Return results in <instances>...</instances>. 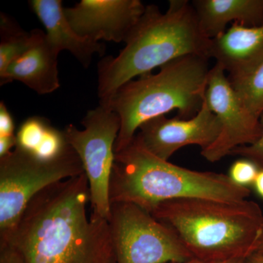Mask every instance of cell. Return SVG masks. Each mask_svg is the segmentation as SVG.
Returning a JSON list of instances; mask_svg holds the SVG:
<instances>
[{
	"instance_id": "1",
	"label": "cell",
	"mask_w": 263,
	"mask_h": 263,
	"mask_svg": "<svg viewBox=\"0 0 263 263\" xmlns=\"http://www.w3.org/2000/svg\"><path fill=\"white\" fill-rule=\"evenodd\" d=\"M86 174L50 185L37 193L11 233L13 245L28 263H117L108 219L91 213Z\"/></svg>"
},
{
	"instance_id": "2",
	"label": "cell",
	"mask_w": 263,
	"mask_h": 263,
	"mask_svg": "<svg viewBox=\"0 0 263 263\" xmlns=\"http://www.w3.org/2000/svg\"><path fill=\"white\" fill-rule=\"evenodd\" d=\"M124 43L118 56L104 57L99 62L100 103L108 101L123 85L176 59L208 57L211 40L202 32L190 1L170 0L164 13L157 5H147Z\"/></svg>"
},
{
	"instance_id": "3",
	"label": "cell",
	"mask_w": 263,
	"mask_h": 263,
	"mask_svg": "<svg viewBox=\"0 0 263 263\" xmlns=\"http://www.w3.org/2000/svg\"><path fill=\"white\" fill-rule=\"evenodd\" d=\"M249 188L235 184L228 175L193 171L152 155L135 136L115 153L109 181V200L130 202L149 213L159 204L183 198L226 202L247 200Z\"/></svg>"
},
{
	"instance_id": "4",
	"label": "cell",
	"mask_w": 263,
	"mask_h": 263,
	"mask_svg": "<svg viewBox=\"0 0 263 263\" xmlns=\"http://www.w3.org/2000/svg\"><path fill=\"white\" fill-rule=\"evenodd\" d=\"M151 214L202 261L247 259L255 253L263 235V212L252 200L177 199L159 204Z\"/></svg>"
},
{
	"instance_id": "5",
	"label": "cell",
	"mask_w": 263,
	"mask_h": 263,
	"mask_svg": "<svg viewBox=\"0 0 263 263\" xmlns=\"http://www.w3.org/2000/svg\"><path fill=\"white\" fill-rule=\"evenodd\" d=\"M209 60L200 55L176 59L162 66L157 73L145 74L123 85L108 101L100 103L120 119L115 153L126 148L142 124L150 119L174 110L181 119L195 117L205 101Z\"/></svg>"
},
{
	"instance_id": "6",
	"label": "cell",
	"mask_w": 263,
	"mask_h": 263,
	"mask_svg": "<svg viewBox=\"0 0 263 263\" xmlns=\"http://www.w3.org/2000/svg\"><path fill=\"white\" fill-rule=\"evenodd\" d=\"M84 174L80 157L70 146L50 160L18 148L0 157V238L13 231L37 193L53 183Z\"/></svg>"
},
{
	"instance_id": "7",
	"label": "cell",
	"mask_w": 263,
	"mask_h": 263,
	"mask_svg": "<svg viewBox=\"0 0 263 263\" xmlns=\"http://www.w3.org/2000/svg\"><path fill=\"white\" fill-rule=\"evenodd\" d=\"M108 221L117 263H185L194 259L174 230L136 204H110Z\"/></svg>"
},
{
	"instance_id": "8",
	"label": "cell",
	"mask_w": 263,
	"mask_h": 263,
	"mask_svg": "<svg viewBox=\"0 0 263 263\" xmlns=\"http://www.w3.org/2000/svg\"><path fill=\"white\" fill-rule=\"evenodd\" d=\"M81 124L84 127L83 130L68 124L64 134L67 143L82 162L89 182L91 213L108 219L109 181L115 157L114 145L120 130V119L108 107L100 105L88 111Z\"/></svg>"
},
{
	"instance_id": "9",
	"label": "cell",
	"mask_w": 263,
	"mask_h": 263,
	"mask_svg": "<svg viewBox=\"0 0 263 263\" xmlns=\"http://www.w3.org/2000/svg\"><path fill=\"white\" fill-rule=\"evenodd\" d=\"M205 100L220 124L216 141L201 150L205 160L218 162L237 147L253 144L260 138L263 130L260 119L247 110L226 71L218 64L209 72Z\"/></svg>"
},
{
	"instance_id": "10",
	"label": "cell",
	"mask_w": 263,
	"mask_h": 263,
	"mask_svg": "<svg viewBox=\"0 0 263 263\" xmlns=\"http://www.w3.org/2000/svg\"><path fill=\"white\" fill-rule=\"evenodd\" d=\"M137 133V139L152 155L168 161L183 147L197 145L205 149L219 136L220 124L204 101L201 109L190 119H168L165 116L143 123Z\"/></svg>"
},
{
	"instance_id": "11",
	"label": "cell",
	"mask_w": 263,
	"mask_h": 263,
	"mask_svg": "<svg viewBox=\"0 0 263 263\" xmlns=\"http://www.w3.org/2000/svg\"><path fill=\"white\" fill-rule=\"evenodd\" d=\"M140 0H82L64 8L66 18L81 37L125 42L144 13Z\"/></svg>"
},
{
	"instance_id": "12",
	"label": "cell",
	"mask_w": 263,
	"mask_h": 263,
	"mask_svg": "<svg viewBox=\"0 0 263 263\" xmlns=\"http://www.w3.org/2000/svg\"><path fill=\"white\" fill-rule=\"evenodd\" d=\"M208 57L224 69L231 84L248 77L263 62V23L232 24L224 34L211 40Z\"/></svg>"
},
{
	"instance_id": "13",
	"label": "cell",
	"mask_w": 263,
	"mask_h": 263,
	"mask_svg": "<svg viewBox=\"0 0 263 263\" xmlns=\"http://www.w3.org/2000/svg\"><path fill=\"white\" fill-rule=\"evenodd\" d=\"M32 33V46L8 66L0 76V84L18 81L37 94H50L60 86L57 67L60 53L48 42L46 32L35 29Z\"/></svg>"
},
{
	"instance_id": "14",
	"label": "cell",
	"mask_w": 263,
	"mask_h": 263,
	"mask_svg": "<svg viewBox=\"0 0 263 263\" xmlns=\"http://www.w3.org/2000/svg\"><path fill=\"white\" fill-rule=\"evenodd\" d=\"M29 3L46 28L48 42L59 53L70 52L86 68L95 53L100 57L105 54V45L81 37L73 30L66 18L61 0H32Z\"/></svg>"
},
{
	"instance_id": "15",
	"label": "cell",
	"mask_w": 263,
	"mask_h": 263,
	"mask_svg": "<svg viewBox=\"0 0 263 263\" xmlns=\"http://www.w3.org/2000/svg\"><path fill=\"white\" fill-rule=\"evenodd\" d=\"M192 5L209 40L224 34L229 24L256 27L263 23V0H195Z\"/></svg>"
},
{
	"instance_id": "16",
	"label": "cell",
	"mask_w": 263,
	"mask_h": 263,
	"mask_svg": "<svg viewBox=\"0 0 263 263\" xmlns=\"http://www.w3.org/2000/svg\"><path fill=\"white\" fill-rule=\"evenodd\" d=\"M15 136V148L46 160L58 157L70 147L64 132L53 127L48 119L41 117L26 119Z\"/></svg>"
},
{
	"instance_id": "17",
	"label": "cell",
	"mask_w": 263,
	"mask_h": 263,
	"mask_svg": "<svg viewBox=\"0 0 263 263\" xmlns=\"http://www.w3.org/2000/svg\"><path fill=\"white\" fill-rule=\"evenodd\" d=\"M0 43V76L5 73L14 60L30 48L33 43L32 32L27 33L15 25L9 17L1 15Z\"/></svg>"
},
{
	"instance_id": "18",
	"label": "cell",
	"mask_w": 263,
	"mask_h": 263,
	"mask_svg": "<svg viewBox=\"0 0 263 263\" xmlns=\"http://www.w3.org/2000/svg\"><path fill=\"white\" fill-rule=\"evenodd\" d=\"M231 84L247 110L260 119L263 114V62L248 77Z\"/></svg>"
},
{
	"instance_id": "19",
	"label": "cell",
	"mask_w": 263,
	"mask_h": 263,
	"mask_svg": "<svg viewBox=\"0 0 263 263\" xmlns=\"http://www.w3.org/2000/svg\"><path fill=\"white\" fill-rule=\"evenodd\" d=\"M259 170L257 164L252 161L241 158L232 164L228 176L235 184L249 188V186H253Z\"/></svg>"
},
{
	"instance_id": "20",
	"label": "cell",
	"mask_w": 263,
	"mask_h": 263,
	"mask_svg": "<svg viewBox=\"0 0 263 263\" xmlns=\"http://www.w3.org/2000/svg\"><path fill=\"white\" fill-rule=\"evenodd\" d=\"M260 122L263 129V114L260 117ZM230 155L247 159L257 164L259 169H263V130L258 141L249 146L237 147L230 152Z\"/></svg>"
},
{
	"instance_id": "21",
	"label": "cell",
	"mask_w": 263,
	"mask_h": 263,
	"mask_svg": "<svg viewBox=\"0 0 263 263\" xmlns=\"http://www.w3.org/2000/svg\"><path fill=\"white\" fill-rule=\"evenodd\" d=\"M0 263H28L23 254L6 241L0 240Z\"/></svg>"
},
{
	"instance_id": "22",
	"label": "cell",
	"mask_w": 263,
	"mask_h": 263,
	"mask_svg": "<svg viewBox=\"0 0 263 263\" xmlns=\"http://www.w3.org/2000/svg\"><path fill=\"white\" fill-rule=\"evenodd\" d=\"M15 124L13 117L4 102L0 103V136H14Z\"/></svg>"
},
{
	"instance_id": "23",
	"label": "cell",
	"mask_w": 263,
	"mask_h": 263,
	"mask_svg": "<svg viewBox=\"0 0 263 263\" xmlns=\"http://www.w3.org/2000/svg\"><path fill=\"white\" fill-rule=\"evenodd\" d=\"M16 146V136H0V157L8 155Z\"/></svg>"
},
{
	"instance_id": "24",
	"label": "cell",
	"mask_w": 263,
	"mask_h": 263,
	"mask_svg": "<svg viewBox=\"0 0 263 263\" xmlns=\"http://www.w3.org/2000/svg\"><path fill=\"white\" fill-rule=\"evenodd\" d=\"M253 186L259 197L263 200V169H259L257 175Z\"/></svg>"
},
{
	"instance_id": "25",
	"label": "cell",
	"mask_w": 263,
	"mask_h": 263,
	"mask_svg": "<svg viewBox=\"0 0 263 263\" xmlns=\"http://www.w3.org/2000/svg\"><path fill=\"white\" fill-rule=\"evenodd\" d=\"M246 260L245 259H235L224 261H202L194 258L185 263H246Z\"/></svg>"
},
{
	"instance_id": "26",
	"label": "cell",
	"mask_w": 263,
	"mask_h": 263,
	"mask_svg": "<svg viewBox=\"0 0 263 263\" xmlns=\"http://www.w3.org/2000/svg\"><path fill=\"white\" fill-rule=\"evenodd\" d=\"M246 263H263V255L258 253H254L249 256Z\"/></svg>"
},
{
	"instance_id": "27",
	"label": "cell",
	"mask_w": 263,
	"mask_h": 263,
	"mask_svg": "<svg viewBox=\"0 0 263 263\" xmlns=\"http://www.w3.org/2000/svg\"><path fill=\"white\" fill-rule=\"evenodd\" d=\"M255 253L262 254L263 255V235L262 238H261L260 240H259L258 247H257Z\"/></svg>"
}]
</instances>
